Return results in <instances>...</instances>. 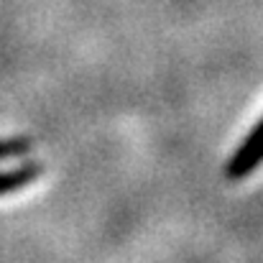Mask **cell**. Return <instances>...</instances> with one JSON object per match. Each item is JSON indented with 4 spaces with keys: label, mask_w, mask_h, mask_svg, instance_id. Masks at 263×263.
I'll use <instances>...</instances> for the list:
<instances>
[{
    "label": "cell",
    "mask_w": 263,
    "mask_h": 263,
    "mask_svg": "<svg viewBox=\"0 0 263 263\" xmlns=\"http://www.w3.org/2000/svg\"><path fill=\"white\" fill-rule=\"evenodd\" d=\"M261 161H263V118L253 125V130L248 133L243 146L228 161V176L230 179H243V176L251 174Z\"/></svg>",
    "instance_id": "6da1fadb"
},
{
    "label": "cell",
    "mask_w": 263,
    "mask_h": 263,
    "mask_svg": "<svg viewBox=\"0 0 263 263\" xmlns=\"http://www.w3.org/2000/svg\"><path fill=\"white\" fill-rule=\"evenodd\" d=\"M41 166L39 164H23L18 169H10V172H0V194H8V192H15L31 181H36L41 176Z\"/></svg>",
    "instance_id": "7a4b0ae2"
},
{
    "label": "cell",
    "mask_w": 263,
    "mask_h": 263,
    "mask_svg": "<svg viewBox=\"0 0 263 263\" xmlns=\"http://www.w3.org/2000/svg\"><path fill=\"white\" fill-rule=\"evenodd\" d=\"M28 151H31V141L28 138H3L0 141V161L15 159V156H26Z\"/></svg>",
    "instance_id": "3957f363"
}]
</instances>
